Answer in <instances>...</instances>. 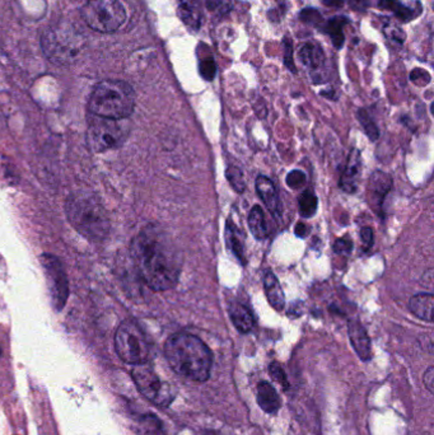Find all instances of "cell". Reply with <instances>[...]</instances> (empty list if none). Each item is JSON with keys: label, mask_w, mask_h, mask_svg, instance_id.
Masks as SVG:
<instances>
[{"label": "cell", "mask_w": 434, "mask_h": 435, "mask_svg": "<svg viewBox=\"0 0 434 435\" xmlns=\"http://www.w3.org/2000/svg\"><path fill=\"white\" fill-rule=\"evenodd\" d=\"M131 256L145 284L153 290H168L181 274L180 253L159 228L149 225L131 243Z\"/></svg>", "instance_id": "obj_1"}, {"label": "cell", "mask_w": 434, "mask_h": 435, "mask_svg": "<svg viewBox=\"0 0 434 435\" xmlns=\"http://www.w3.org/2000/svg\"><path fill=\"white\" fill-rule=\"evenodd\" d=\"M164 356L175 373L194 382L210 377L213 358L209 347L191 334H175L164 344Z\"/></svg>", "instance_id": "obj_2"}, {"label": "cell", "mask_w": 434, "mask_h": 435, "mask_svg": "<svg viewBox=\"0 0 434 435\" xmlns=\"http://www.w3.org/2000/svg\"><path fill=\"white\" fill-rule=\"evenodd\" d=\"M65 210L73 227L87 240L100 242L109 236V215L94 194L83 190L74 192L68 197Z\"/></svg>", "instance_id": "obj_3"}, {"label": "cell", "mask_w": 434, "mask_h": 435, "mask_svg": "<svg viewBox=\"0 0 434 435\" xmlns=\"http://www.w3.org/2000/svg\"><path fill=\"white\" fill-rule=\"evenodd\" d=\"M88 106L94 116L124 120L134 112L136 95L127 82L103 80L93 89Z\"/></svg>", "instance_id": "obj_4"}, {"label": "cell", "mask_w": 434, "mask_h": 435, "mask_svg": "<svg viewBox=\"0 0 434 435\" xmlns=\"http://www.w3.org/2000/svg\"><path fill=\"white\" fill-rule=\"evenodd\" d=\"M42 50L50 62L58 65H66L77 59L84 45L81 36L74 27L66 23L50 27L41 40Z\"/></svg>", "instance_id": "obj_5"}, {"label": "cell", "mask_w": 434, "mask_h": 435, "mask_svg": "<svg viewBox=\"0 0 434 435\" xmlns=\"http://www.w3.org/2000/svg\"><path fill=\"white\" fill-rule=\"evenodd\" d=\"M115 349L127 364H145L151 356V345L144 331L136 321H125L115 335Z\"/></svg>", "instance_id": "obj_6"}, {"label": "cell", "mask_w": 434, "mask_h": 435, "mask_svg": "<svg viewBox=\"0 0 434 435\" xmlns=\"http://www.w3.org/2000/svg\"><path fill=\"white\" fill-rule=\"evenodd\" d=\"M81 18L93 31L110 34L123 26L127 13L118 0H88L81 8Z\"/></svg>", "instance_id": "obj_7"}, {"label": "cell", "mask_w": 434, "mask_h": 435, "mask_svg": "<svg viewBox=\"0 0 434 435\" xmlns=\"http://www.w3.org/2000/svg\"><path fill=\"white\" fill-rule=\"evenodd\" d=\"M131 375L138 391L154 405L166 408L175 399L171 386L163 382L151 366L146 364L134 365Z\"/></svg>", "instance_id": "obj_8"}, {"label": "cell", "mask_w": 434, "mask_h": 435, "mask_svg": "<svg viewBox=\"0 0 434 435\" xmlns=\"http://www.w3.org/2000/svg\"><path fill=\"white\" fill-rule=\"evenodd\" d=\"M127 136L118 120L103 119L93 115L87 132V142L92 151H106L120 147Z\"/></svg>", "instance_id": "obj_9"}, {"label": "cell", "mask_w": 434, "mask_h": 435, "mask_svg": "<svg viewBox=\"0 0 434 435\" xmlns=\"http://www.w3.org/2000/svg\"><path fill=\"white\" fill-rule=\"evenodd\" d=\"M41 264L45 269L46 277H47V283H49L55 308L59 311L64 308L68 299V294H69L66 274L64 271L62 262L55 256L51 255L41 256Z\"/></svg>", "instance_id": "obj_10"}, {"label": "cell", "mask_w": 434, "mask_h": 435, "mask_svg": "<svg viewBox=\"0 0 434 435\" xmlns=\"http://www.w3.org/2000/svg\"><path fill=\"white\" fill-rule=\"evenodd\" d=\"M391 187H392V178L390 177V175L381 171H376L374 173H372L370 182H368V200H370L372 209L380 213L383 200L389 194Z\"/></svg>", "instance_id": "obj_11"}, {"label": "cell", "mask_w": 434, "mask_h": 435, "mask_svg": "<svg viewBox=\"0 0 434 435\" xmlns=\"http://www.w3.org/2000/svg\"><path fill=\"white\" fill-rule=\"evenodd\" d=\"M348 332L355 353L362 360L368 362L372 358L371 340L362 323L358 321H349Z\"/></svg>", "instance_id": "obj_12"}, {"label": "cell", "mask_w": 434, "mask_h": 435, "mask_svg": "<svg viewBox=\"0 0 434 435\" xmlns=\"http://www.w3.org/2000/svg\"><path fill=\"white\" fill-rule=\"evenodd\" d=\"M256 191L260 196V199L263 200L265 206L274 215L278 216L281 214V201H279L278 191L275 188V185L272 184V179L265 176H259L256 179Z\"/></svg>", "instance_id": "obj_13"}, {"label": "cell", "mask_w": 434, "mask_h": 435, "mask_svg": "<svg viewBox=\"0 0 434 435\" xmlns=\"http://www.w3.org/2000/svg\"><path fill=\"white\" fill-rule=\"evenodd\" d=\"M361 166H362V160H361L359 151L353 149L350 153L349 160H348V164L344 169L342 179H340V187L345 192H349V194L355 192L357 179L361 173Z\"/></svg>", "instance_id": "obj_14"}, {"label": "cell", "mask_w": 434, "mask_h": 435, "mask_svg": "<svg viewBox=\"0 0 434 435\" xmlns=\"http://www.w3.org/2000/svg\"><path fill=\"white\" fill-rule=\"evenodd\" d=\"M179 16L186 26L199 29L203 19L200 0H179Z\"/></svg>", "instance_id": "obj_15"}, {"label": "cell", "mask_w": 434, "mask_h": 435, "mask_svg": "<svg viewBox=\"0 0 434 435\" xmlns=\"http://www.w3.org/2000/svg\"><path fill=\"white\" fill-rule=\"evenodd\" d=\"M257 403L268 414H275L281 409V401L277 390L269 382H260L257 386Z\"/></svg>", "instance_id": "obj_16"}, {"label": "cell", "mask_w": 434, "mask_h": 435, "mask_svg": "<svg viewBox=\"0 0 434 435\" xmlns=\"http://www.w3.org/2000/svg\"><path fill=\"white\" fill-rule=\"evenodd\" d=\"M409 308L418 319L426 321V322H432L434 311L433 294L420 293L411 297V299L409 302Z\"/></svg>", "instance_id": "obj_17"}, {"label": "cell", "mask_w": 434, "mask_h": 435, "mask_svg": "<svg viewBox=\"0 0 434 435\" xmlns=\"http://www.w3.org/2000/svg\"><path fill=\"white\" fill-rule=\"evenodd\" d=\"M264 288H265V294L268 297V301L272 304V307L277 311L284 310L285 306V297L283 293L281 283L277 279V276L272 273H266V275L264 277Z\"/></svg>", "instance_id": "obj_18"}, {"label": "cell", "mask_w": 434, "mask_h": 435, "mask_svg": "<svg viewBox=\"0 0 434 435\" xmlns=\"http://www.w3.org/2000/svg\"><path fill=\"white\" fill-rule=\"evenodd\" d=\"M229 316H231V320L233 322L235 329L238 330L241 334L250 332L255 326L253 313L241 303L231 304Z\"/></svg>", "instance_id": "obj_19"}, {"label": "cell", "mask_w": 434, "mask_h": 435, "mask_svg": "<svg viewBox=\"0 0 434 435\" xmlns=\"http://www.w3.org/2000/svg\"><path fill=\"white\" fill-rule=\"evenodd\" d=\"M299 58L307 68L315 73L321 71L324 66V53L317 45H303L299 50Z\"/></svg>", "instance_id": "obj_20"}, {"label": "cell", "mask_w": 434, "mask_h": 435, "mask_svg": "<svg viewBox=\"0 0 434 435\" xmlns=\"http://www.w3.org/2000/svg\"><path fill=\"white\" fill-rule=\"evenodd\" d=\"M248 225L250 231L256 240H265L268 236V224L265 221L263 209L259 205H255L248 214Z\"/></svg>", "instance_id": "obj_21"}, {"label": "cell", "mask_w": 434, "mask_h": 435, "mask_svg": "<svg viewBox=\"0 0 434 435\" xmlns=\"http://www.w3.org/2000/svg\"><path fill=\"white\" fill-rule=\"evenodd\" d=\"M348 23V18L335 17L326 23L325 31L331 37L336 49H340L344 44L343 28Z\"/></svg>", "instance_id": "obj_22"}, {"label": "cell", "mask_w": 434, "mask_h": 435, "mask_svg": "<svg viewBox=\"0 0 434 435\" xmlns=\"http://www.w3.org/2000/svg\"><path fill=\"white\" fill-rule=\"evenodd\" d=\"M240 238H241V236H240V233L235 229V224L231 222V221H228V222H227L226 229L227 243H228L229 249H232L233 255L237 256L240 261H244V247H242V245H241V240H240Z\"/></svg>", "instance_id": "obj_23"}, {"label": "cell", "mask_w": 434, "mask_h": 435, "mask_svg": "<svg viewBox=\"0 0 434 435\" xmlns=\"http://www.w3.org/2000/svg\"><path fill=\"white\" fill-rule=\"evenodd\" d=\"M299 214L303 218H312L317 212V197L312 191H305L298 200Z\"/></svg>", "instance_id": "obj_24"}, {"label": "cell", "mask_w": 434, "mask_h": 435, "mask_svg": "<svg viewBox=\"0 0 434 435\" xmlns=\"http://www.w3.org/2000/svg\"><path fill=\"white\" fill-rule=\"evenodd\" d=\"M379 5H380V8L392 10L396 14V17L403 19V21H409L416 16L411 9L407 8L398 0H380Z\"/></svg>", "instance_id": "obj_25"}, {"label": "cell", "mask_w": 434, "mask_h": 435, "mask_svg": "<svg viewBox=\"0 0 434 435\" xmlns=\"http://www.w3.org/2000/svg\"><path fill=\"white\" fill-rule=\"evenodd\" d=\"M358 120L362 124L363 129L367 134V136L370 138V140L376 142L379 139V136H380V132H379V127L373 123L371 116L368 115V112L366 110H359L358 111Z\"/></svg>", "instance_id": "obj_26"}, {"label": "cell", "mask_w": 434, "mask_h": 435, "mask_svg": "<svg viewBox=\"0 0 434 435\" xmlns=\"http://www.w3.org/2000/svg\"><path fill=\"white\" fill-rule=\"evenodd\" d=\"M226 176L228 182L231 184V186L233 187L235 192L238 194L244 192L246 184H244V175L241 169L237 167H229L227 169Z\"/></svg>", "instance_id": "obj_27"}, {"label": "cell", "mask_w": 434, "mask_h": 435, "mask_svg": "<svg viewBox=\"0 0 434 435\" xmlns=\"http://www.w3.org/2000/svg\"><path fill=\"white\" fill-rule=\"evenodd\" d=\"M200 75L205 80H213L216 77V73H217V65L216 62L208 58L205 60L200 62L199 65Z\"/></svg>", "instance_id": "obj_28"}, {"label": "cell", "mask_w": 434, "mask_h": 435, "mask_svg": "<svg viewBox=\"0 0 434 435\" xmlns=\"http://www.w3.org/2000/svg\"><path fill=\"white\" fill-rule=\"evenodd\" d=\"M269 372H270L272 380L281 384L284 387V390H287L290 387V382L287 380L285 372H284V369L281 368V365L279 363H277V362L272 363L270 366H269Z\"/></svg>", "instance_id": "obj_29"}, {"label": "cell", "mask_w": 434, "mask_h": 435, "mask_svg": "<svg viewBox=\"0 0 434 435\" xmlns=\"http://www.w3.org/2000/svg\"><path fill=\"white\" fill-rule=\"evenodd\" d=\"M285 182L290 188H299V187L305 186L306 175L302 171L294 169L288 173V176L285 178Z\"/></svg>", "instance_id": "obj_30"}, {"label": "cell", "mask_w": 434, "mask_h": 435, "mask_svg": "<svg viewBox=\"0 0 434 435\" xmlns=\"http://www.w3.org/2000/svg\"><path fill=\"white\" fill-rule=\"evenodd\" d=\"M283 47H284V64H285V66H287L290 71L296 73L297 69H296L294 60H293V44H292V41H290L288 37L284 38Z\"/></svg>", "instance_id": "obj_31"}, {"label": "cell", "mask_w": 434, "mask_h": 435, "mask_svg": "<svg viewBox=\"0 0 434 435\" xmlns=\"http://www.w3.org/2000/svg\"><path fill=\"white\" fill-rule=\"evenodd\" d=\"M301 19L306 23H309L312 26H317L318 23L322 22V18L320 16V13L315 10V9L307 8L305 9L302 13H301Z\"/></svg>", "instance_id": "obj_32"}, {"label": "cell", "mask_w": 434, "mask_h": 435, "mask_svg": "<svg viewBox=\"0 0 434 435\" xmlns=\"http://www.w3.org/2000/svg\"><path fill=\"white\" fill-rule=\"evenodd\" d=\"M353 249V243L346 238L335 240L334 251L337 255H348Z\"/></svg>", "instance_id": "obj_33"}, {"label": "cell", "mask_w": 434, "mask_h": 435, "mask_svg": "<svg viewBox=\"0 0 434 435\" xmlns=\"http://www.w3.org/2000/svg\"><path fill=\"white\" fill-rule=\"evenodd\" d=\"M361 238H362L364 249H368L373 245V232L370 227H364L361 231Z\"/></svg>", "instance_id": "obj_34"}, {"label": "cell", "mask_w": 434, "mask_h": 435, "mask_svg": "<svg viewBox=\"0 0 434 435\" xmlns=\"http://www.w3.org/2000/svg\"><path fill=\"white\" fill-rule=\"evenodd\" d=\"M424 384L425 387L428 388V391L431 392V393H433L434 392V369L433 366H429L428 369H426V372L424 373Z\"/></svg>", "instance_id": "obj_35"}, {"label": "cell", "mask_w": 434, "mask_h": 435, "mask_svg": "<svg viewBox=\"0 0 434 435\" xmlns=\"http://www.w3.org/2000/svg\"><path fill=\"white\" fill-rule=\"evenodd\" d=\"M296 234L301 237V238H305V237H307L308 233H309V228H308L307 225L305 224V223H298L297 225H296Z\"/></svg>", "instance_id": "obj_36"}, {"label": "cell", "mask_w": 434, "mask_h": 435, "mask_svg": "<svg viewBox=\"0 0 434 435\" xmlns=\"http://www.w3.org/2000/svg\"><path fill=\"white\" fill-rule=\"evenodd\" d=\"M348 1H349V5L355 10H363L367 8L370 0H348Z\"/></svg>", "instance_id": "obj_37"}, {"label": "cell", "mask_w": 434, "mask_h": 435, "mask_svg": "<svg viewBox=\"0 0 434 435\" xmlns=\"http://www.w3.org/2000/svg\"><path fill=\"white\" fill-rule=\"evenodd\" d=\"M205 4L209 10H217L222 7L223 0H205Z\"/></svg>", "instance_id": "obj_38"}, {"label": "cell", "mask_w": 434, "mask_h": 435, "mask_svg": "<svg viewBox=\"0 0 434 435\" xmlns=\"http://www.w3.org/2000/svg\"><path fill=\"white\" fill-rule=\"evenodd\" d=\"M322 3L326 7H335V8H339L343 5V0H322Z\"/></svg>", "instance_id": "obj_39"}, {"label": "cell", "mask_w": 434, "mask_h": 435, "mask_svg": "<svg viewBox=\"0 0 434 435\" xmlns=\"http://www.w3.org/2000/svg\"><path fill=\"white\" fill-rule=\"evenodd\" d=\"M205 435H223V434H220V433H217V432H210V433H208V434H205Z\"/></svg>", "instance_id": "obj_40"}, {"label": "cell", "mask_w": 434, "mask_h": 435, "mask_svg": "<svg viewBox=\"0 0 434 435\" xmlns=\"http://www.w3.org/2000/svg\"><path fill=\"white\" fill-rule=\"evenodd\" d=\"M0 356H1V349H0Z\"/></svg>", "instance_id": "obj_41"}]
</instances>
